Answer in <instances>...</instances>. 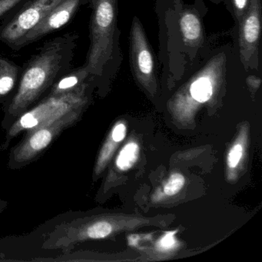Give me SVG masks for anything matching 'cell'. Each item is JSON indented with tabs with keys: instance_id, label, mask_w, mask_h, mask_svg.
<instances>
[{
	"instance_id": "6da1fadb",
	"label": "cell",
	"mask_w": 262,
	"mask_h": 262,
	"mask_svg": "<svg viewBox=\"0 0 262 262\" xmlns=\"http://www.w3.org/2000/svg\"><path fill=\"white\" fill-rule=\"evenodd\" d=\"M76 34H66L49 41L29 62L19 89L9 105V116H20L50 88L59 76L68 72L73 58Z\"/></svg>"
},
{
	"instance_id": "7a4b0ae2",
	"label": "cell",
	"mask_w": 262,
	"mask_h": 262,
	"mask_svg": "<svg viewBox=\"0 0 262 262\" xmlns=\"http://www.w3.org/2000/svg\"><path fill=\"white\" fill-rule=\"evenodd\" d=\"M90 47L85 67L90 75L99 76L110 62L114 47L117 0H90Z\"/></svg>"
},
{
	"instance_id": "3957f363",
	"label": "cell",
	"mask_w": 262,
	"mask_h": 262,
	"mask_svg": "<svg viewBox=\"0 0 262 262\" xmlns=\"http://www.w3.org/2000/svg\"><path fill=\"white\" fill-rule=\"evenodd\" d=\"M85 86L84 84L77 90L61 96H49L35 108L23 113L9 128L0 150L7 149L12 140L23 132L53 123L69 112L85 105Z\"/></svg>"
},
{
	"instance_id": "277c9868",
	"label": "cell",
	"mask_w": 262,
	"mask_h": 262,
	"mask_svg": "<svg viewBox=\"0 0 262 262\" xmlns=\"http://www.w3.org/2000/svg\"><path fill=\"white\" fill-rule=\"evenodd\" d=\"M84 105L69 112L53 123L27 131L26 137L12 150L9 168L18 169L37 159L64 130L79 119Z\"/></svg>"
},
{
	"instance_id": "5b68a950",
	"label": "cell",
	"mask_w": 262,
	"mask_h": 262,
	"mask_svg": "<svg viewBox=\"0 0 262 262\" xmlns=\"http://www.w3.org/2000/svg\"><path fill=\"white\" fill-rule=\"evenodd\" d=\"M63 0H31L0 28V42L13 48Z\"/></svg>"
},
{
	"instance_id": "8992f818",
	"label": "cell",
	"mask_w": 262,
	"mask_h": 262,
	"mask_svg": "<svg viewBox=\"0 0 262 262\" xmlns=\"http://www.w3.org/2000/svg\"><path fill=\"white\" fill-rule=\"evenodd\" d=\"M130 60L136 79L146 87L156 82L153 55L140 21L135 18L130 36Z\"/></svg>"
},
{
	"instance_id": "52a82bcc",
	"label": "cell",
	"mask_w": 262,
	"mask_h": 262,
	"mask_svg": "<svg viewBox=\"0 0 262 262\" xmlns=\"http://www.w3.org/2000/svg\"><path fill=\"white\" fill-rule=\"evenodd\" d=\"M82 1L83 0H63L34 28L32 29L20 40L18 41L12 50H21L26 46L40 40L44 36L65 27L74 17Z\"/></svg>"
},
{
	"instance_id": "ba28073f",
	"label": "cell",
	"mask_w": 262,
	"mask_h": 262,
	"mask_svg": "<svg viewBox=\"0 0 262 262\" xmlns=\"http://www.w3.org/2000/svg\"><path fill=\"white\" fill-rule=\"evenodd\" d=\"M240 21L239 47L241 59L243 63L248 65L253 56H257L258 50L261 30L260 0L250 1L249 6Z\"/></svg>"
},
{
	"instance_id": "9c48e42d",
	"label": "cell",
	"mask_w": 262,
	"mask_h": 262,
	"mask_svg": "<svg viewBox=\"0 0 262 262\" xmlns=\"http://www.w3.org/2000/svg\"><path fill=\"white\" fill-rule=\"evenodd\" d=\"M181 33L185 43L195 46L202 39V26L200 19L195 13L187 10L181 15L179 19Z\"/></svg>"
},
{
	"instance_id": "30bf717a",
	"label": "cell",
	"mask_w": 262,
	"mask_h": 262,
	"mask_svg": "<svg viewBox=\"0 0 262 262\" xmlns=\"http://www.w3.org/2000/svg\"><path fill=\"white\" fill-rule=\"evenodd\" d=\"M90 76L85 66L70 72L68 74H64L52 87L50 96H61L70 92L77 90L84 85V81Z\"/></svg>"
},
{
	"instance_id": "8fae6325",
	"label": "cell",
	"mask_w": 262,
	"mask_h": 262,
	"mask_svg": "<svg viewBox=\"0 0 262 262\" xmlns=\"http://www.w3.org/2000/svg\"><path fill=\"white\" fill-rule=\"evenodd\" d=\"M19 68L9 59L0 58V98L5 97L14 88Z\"/></svg>"
},
{
	"instance_id": "7c38bea8",
	"label": "cell",
	"mask_w": 262,
	"mask_h": 262,
	"mask_svg": "<svg viewBox=\"0 0 262 262\" xmlns=\"http://www.w3.org/2000/svg\"><path fill=\"white\" fill-rule=\"evenodd\" d=\"M139 155V145L135 142L127 144L119 153L116 165L119 169L126 171L133 166L138 160Z\"/></svg>"
},
{
	"instance_id": "4fadbf2b",
	"label": "cell",
	"mask_w": 262,
	"mask_h": 262,
	"mask_svg": "<svg viewBox=\"0 0 262 262\" xmlns=\"http://www.w3.org/2000/svg\"><path fill=\"white\" fill-rule=\"evenodd\" d=\"M185 184V179L183 176L179 173L172 174L169 180L165 185V192L168 195H174L177 194Z\"/></svg>"
},
{
	"instance_id": "5bb4252c",
	"label": "cell",
	"mask_w": 262,
	"mask_h": 262,
	"mask_svg": "<svg viewBox=\"0 0 262 262\" xmlns=\"http://www.w3.org/2000/svg\"><path fill=\"white\" fill-rule=\"evenodd\" d=\"M242 153H243V148L242 145L237 144L232 147L228 157V165L230 168H234L237 166L242 159Z\"/></svg>"
},
{
	"instance_id": "9a60e30c",
	"label": "cell",
	"mask_w": 262,
	"mask_h": 262,
	"mask_svg": "<svg viewBox=\"0 0 262 262\" xmlns=\"http://www.w3.org/2000/svg\"><path fill=\"white\" fill-rule=\"evenodd\" d=\"M24 1L25 0H0V18Z\"/></svg>"
},
{
	"instance_id": "2e32d148",
	"label": "cell",
	"mask_w": 262,
	"mask_h": 262,
	"mask_svg": "<svg viewBox=\"0 0 262 262\" xmlns=\"http://www.w3.org/2000/svg\"><path fill=\"white\" fill-rule=\"evenodd\" d=\"M248 1L249 0H233L234 13L238 20L242 19V16L248 8Z\"/></svg>"
},
{
	"instance_id": "e0dca14e",
	"label": "cell",
	"mask_w": 262,
	"mask_h": 262,
	"mask_svg": "<svg viewBox=\"0 0 262 262\" xmlns=\"http://www.w3.org/2000/svg\"><path fill=\"white\" fill-rule=\"evenodd\" d=\"M125 133H126L125 125L122 123L118 124L113 128V133H112V139L114 142H121L125 138Z\"/></svg>"
},
{
	"instance_id": "ac0fdd59",
	"label": "cell",
	"mask_w": 262,
	"mask_h": 262,
	"mask_svg": "<svg viewBox=\"0 0 262 262\" xmlns=\"http://www.w3.org/2000/svg\"><path fill=\"white\" fill-rule=\"evenodd\" d=\"M173 234H174V233H169V234H166L165 237H163V238L159 242V246L162 248H165V249L171 248L176 243Z\"/></svg>"
},
{
	"instance_id": "d6986e66",
	"label": "cell",
	"mask_w": 262,
	"mask_h": 262,
	"mask_svg": "<svg viewBox=\"0 0 262 262\" xmlns=\"http://www.w3.org/2000/svg\"><path fill=\"white\" fill-rule=\"evenodd\" d=\"M247 82L250 86L253 88H257L260 85V79L254 76H251L247 79Z\"/></svg>"
}]
</instances>
